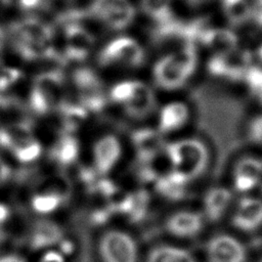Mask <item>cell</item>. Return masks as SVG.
Masks as SVG:
<instances>
[{"label": "cell", "mask_w": 262, "mask_h": 262, "mask_svg": "<svg viewBox=\"0 0 262 262\" xmlns=\"http://www.w3.org/2000/svg\"><path fill=\"white\" fill-rule=\"evenodd\" d=\"M196 51L190 43L175 52L161 57L155 64L152 76L155 83L166 90L181 87L193 74L196 67Z\"/></svg>", "instance_id": "1"}, {"label": "cell", "mask_w": 262, "mask_h": 262, "mask_svg": "<svg viewBox=\"0 0 262 262\" xmlns=\"http://www.w3.org/2000/svg\"><path fill=\"white\" fill-rule=\"evenodd\" d=\"M172 170L187 181L200 176L208 165L209 155L205 144L195 138H185L165 147Z\"/></svg>", "instance_id": "2"}, {"label": "cell", "mask_w": 262, "mask_h": 262, "mask_svg": "<svg viewBox=\"0 0 262 262\" xmlns=\"http://www.w3.org/2000/svg\"><path fill=\"white\" fill-rule=\"evenodd\" d=\"M63 73L48 71L35 77L29 96L30 107L38 115H47L58 110L63 101Z\"/></svg>", "instance_id": "3"}, {"label": "cell", "mask_w": 262, "mask_h": 262, "mask_svg": "<svg viewBox=\"0 0 262 262\" xmlns=\"http://www.w3.org/2000/svg\"><path fill=\"white\" fill-rule=\"evenodd\" d=\"M115 102L124 105L126 114L134 119H143L156 107V96L149 86L140 81H124L116 84L110 92Z\"/></svg>", "instance_id": "4"}, {"label": "cell", "mask_w": 262, "mask_h": 262, "mask_svg": "<svg viewBox=\"0 0 262 262\" xmlns=\"http://www.w3.org/2000/svg\"><path fill=\"white\" fill-rule=\"evenodd\" d=\"M98 254L102 262H138L134 238L120 229H110L100 236Z\"/></svg>", "instance_id": "5"}, {"label": "cell", "mask_w": 262, "mask_h": 262, "mask_svg": "<svg viewBox=\"0 0 262 262\" xmlns=\"http://www.w3.org/2000/svg\"><path fill=\"white\" fill-rule=\"evenodd\" d=\"M145 53L141 45L130 37H120L111 41L98 55L100 66L123 64L138 68L143 64Z\"/></svg>", "instance_id": "6"}, {"label": "cell", "mask_w": 262, "mask_h": 262, "mask_svg": "<svg viewBox=\"0 0 262 262\" xmlns=\"http://www.w3.org/2000/svg\"><path fill=\"white\" fill-rule=\"evenodd\" d=\"M73 82L84 108L91 112L103 110L106 104L104 86L100 78L91 69L80 68L74 71Z\"/></svg>", "instance_id": "7"}, {"label": "cell", "mask_w": 262, "mask_h": 262, "mask_svg": "<svg viewBox=\"0 0 262 262\" xmlns=\"http://www.w3.org/2000/svg\"><path fill=\"white\" fill-rule=\"evenodd\" d=\"M88 14L113 30H123L133 21L135 9L128 0H93Z\"/></svg>", "instance_id": "8"}, {"label": "cell", "mask_w": 262, "mask_h": 262, "mask_svg": "<svg viewBox=\"0 0 262 262\" xmlns=\"http://www.w3.org/2000/svg\"><path fill=\"white\" fill-rule=\"evenodd\" d=\"M207 255L210 262H245L247 256L244 246L227 234L212 237L207 245Z\"/></svg>", "instance_id": "9"}, {"label": "cell", "mask_w": 262, "mask_h": 262, "mask_svg": "<svg viewBox=\"0 0 262 262\" xmlns=\"http://www.w3.org/2000/svg\"><path fill=\"white\" fill-rule=\"evenodd\" d=\"M66 57L72 60H84L91 52L95 38L78 24H69L64 29Z\"/></svg>", "instance_id": "10"}, {"label": "cell", "mask_w": 262, "mask_h": 262, "mask_svg": "<svg viewBox=\"0 0 262 262\" xmlns=\"http://www.w3.org/2000/svg\"><path fill=\"white\" fill-rule=\"evenodd\" d=\"M121 144L114 135H106L96 141L93 147V161L96 173L107 174L121 157Z\"/></svg>", "instance_id": "11"}, {"label": "cell", "mask_w": 262, "mask_h": 262, "mask_svg": "<svg viewBox=\"0 0 262 262\" xmlns=\"http://www.w3.org/2000/svg\"><path fill=\"white\" fill-rule=\"evenodd\" d=\"M131 139L137 156L143 162L151 161L166 147L162 133L150 128L135 130L131 135Z\"/></svg>", "instance_id": "12"}, {"label": "cell", "mask_w": 262, "mask_h": 262, "mask_svg": "<svg viewBox=\"0 0 262 262\" xmlns=\"http://www.w3.org/2000/svg\"><path fill=\"white\" fill-rule=\"evenodd\" d=\"M232 224L243 231H253L262 224V201L243 198L232 216Z\"/></svg>", "instance_id": "13"}, {"label": "cell", "mask_w": 262, "mask_h": 262, "mask_svg": "<svg viewBox=\"0 0 262 262\" xmlns=\"http://www.w3.org/2000/svg\"><path fill=\"white\" fill-rule=\"evenodd\" d=\"M13 41H51L53 37L52 28L40 19L28 17L12 23L9 27Z\"/></svg>", "instance_id": "14"}, {"label": "cell", "mask_w": 262, "mask_h": 262, "mask_svg": "<svg viewBox=\"0 0 262 262\" xmlns=\"http://www.w3.org/2000/svg\"><path fill=\"white\" fill-rule=\"evenodd\" d=\"M262 175V162L253 157L241 159L234 168L233 183L237 191L246 192L253 189Z\"/></svg>", "instance_id": "15"}, {"label": "cell", "mask_w": 262, "mask_h": 262, "mask_svg": "<svg viewBox=\"0 0 262 262\" xmlns=\"http://www.w3.org/2000/svg\"><path fill=\"white\" fill-rule=\"evenodd\" d=\"M203 226L201 215L190 211H179L166 221L168 232L179 237H190L198 234Z\"/></svg>", "instance_id": "16"}, {"label": "cell", "mask_w": 262, "mask_h": 262, "mask_svg": "<svg viewBox=\"0 0 262 262\" xmlns=\"http://www.w3.org/2000/svg\"><path fill=\"white\" fill-rule=\"evenodd\" d=\"M188 119V107L181 101H172L163 106L159 116V131L163 133L180 129Z\"/></svg>", "instance_id": "17"}, {"label": "cell", "mask_w": 262, "mask_h": 262, "mask_svg": "<svg viewBox=\"0 0 262 262\" xmlns=\"http://www.w3.org/2000/svg\"><path fill=\"white\" fill-rule=\"evenodd\" d=\"M202 42L218 54H225L237 48L236 35L226 29L205 30L201 36Z\"/></svg>", "instance_id": "18"}, {"label": "cell", "mask_w": 262, "mask_h": 262, "mask_svg": "<svg viewBox=\"0 0 262 262\" xmlns=\"http://www.w3.org/2000/svg\"><path fill=\"white\" fill-rule=\"evenodd\" d=\"M13 45L18 54L27 60L60 59L51 41H24L15 40Z\"/></svg>", "instance_id": "19"}, {"label": "cell", "mask_w": 262, "mask_h": 262, "mask_svg": "<svg viewBox=\"0 0 262 262\" xmlns=\"http://www.w3.org/2000/svg\"><path fill=\"white\" fill-rule=\"evenodd\" d=\"M231 201V193L225 187L210 188L204 198V210L207 218L211 221L219 220Z\"/></svg>", "instance_id": "20"}, {"label": "cell", "mask_w": 262, "mask_h": 262, "mask_svg": "<svg viewBox=\"0 0 262 262\" xmlns=\"http://www.w3.org/2000/svg\"><path fill=\"white\" fill-rule=\"evenodd\" d=\"M79 155V142L72 134L63 133L50 148V158L66 167L74 164Z\"/></svg>", "instance_id": "21"}, {"label": "cell", "mask_w": 262, "mask_h": 262, "mask_svg": "<svg viewBox=\"0 0 262 262\" xmlns=\"http://www.w3.org/2000/svg\"><path fill=\"white\" fill-rule=\"evenodd\" d=\"M187 182L182 175L171 170L166 175L157 178L156 189L162 196L170 201H178L184 196Z\"/></svg>", "instance_id": "22"}, {"label": "cell", "mask_w": 262, "mask_h": 262, "mask_svg": "<svg viewBox=\"0 0 262 262\" xmlns=\"http://www.w3.org/2000/svg\"><path fill=\"white\" fill-rule=\"evenodd\" d=\"M31 136L34 135L30 121L13 122L0 128V146L9 150L15 143Z\"/></svg>", "instance_id": "23"}, {"label": "cell", "mask_w": 262, "mask_h": 262, "mask_svg": "<svg viewBox=\"0 0 262 262\" xmlns=\"http://www.w3.org/2000/svg\"><path fill=\"white\" fill-rule=\"evenodd\" d=\"M60 121L63 133L72 134L77 131L87 119V110L81 104H73L63 102L59 108Z\"/></svg>", "instance_id": "24"}, {"label": "cell", "mask_w": 262, "mask_h": 262, "mask_svg": "<svg viewBox=\"0 0 262 262\" xmlns=\"http://www.w3.org/2000/svg\"><path fill=\"white\" fill-rule=\"evenodd\" d=\"M146 262H196L190 253L172 246H158L151 249Z\"/></svg>", "instance_id": "25"}, {"label": "cell", "mask_w": 262, "mask_h": 262, "mask_svg": "<svg viewBox=\"0 0 262 262\" xmlns=\"http://www.w3.org/2000/svg\"><path fill=\"white\" fill-rule=\"evenodd\" d=\"M9 151L18 162L28 164L36 161L40 157L42 146L34 136H31L15 143Z\"/></svg>", "instance_id": "26"}, {"label": "cell", "mask_w": 262, "mask_h": 262, "mask_svg": "<svg viewBox=\"0 0 262 262\" xmlns=\"http://www.w3.org/2000/svg\"><path fill=\"white\" fill-rule=\"evenodd\" d=\"M61 194L54 190H42L33 195L31 200L32 209L38 214H50L61 205Z\"/></svg>", "instance_id": "27"}, {"label": "cell", "mask_w": 262, "mask_h": 262, "mask_svg": "<svg viewBox=\"0 0 262 262\" xmlns=\"http://www.w3.org/2000/svg\"><path fill=\"white\" fill-rule=\"evenodd\" d=\"M172 0H140L141 10L159 24L170 20Z\"/></svg>", "instance_id": "28"}, {"label": "cell", "mask_w": 262, "mask_h": 262, "mask_svg": "<svg viewBox=\"0 0 262 262\" xmlns=\"http://www.w3.org/2000/svg\"><path fill=\"white\" fill-rule=\"evenodd\" d=\"M223 9L227 18L234 24H242L251 15V4L247 0H223Z\"/></svg>", "instance_id": "29"}, {"label": "cell", "mask_w": 262, "mask_h": 262, "mask_svg": "<svg viewBox=\"0 0 262 262\" xmlns=\"http://www.w3.org/2000/svg\"><path fill=\"white\" fill-rule=\"evenodd\" d=\"M59 237V231L54 225L44 224L35 229L33 243L35 246H50Z\"/></svg>", "instance_id": "30"}, {"label": "cell", "mask_w": 262, "mask_h": 262, "mask_svg": "<svg viewBox=\"0 0 262 262\" xmlns=\"http://www.w3.org/2000/svg\"><path fill=\"white\" fill-rule=\"evenodd\" d=\"M243 79L246 81L251 92L262 100V69L251 66Z\"/></svg>", "instance_id": "31"}, {"label": "cell", "mask_w": 262, "mask_h": 262, "mask_svg": "<svg viewBox=\"0 0 262 262\" xmlns=\"http://www.w3.org/2000/svg\"><path fill=\"white\" fill-rule=\"evenodd\" d=\"M21 77L19 70L11 67L0 69V91H4L15 84Z\"/></svg>", "instance_id": "32"}, {"label": "cell", "mask_w": 262, "mask_h": 262, "mask_svg": "<svg viewBox=\"0 0 262 262\" xmlns=\"http://www.w3.org/2000/svg\"><path fill=\"white\" fill-rule=\"evenodd\" d=\"M249 133L252 141L262 143V116L257 117L251 122Z\"/></svg>", "instance_id": "33"}, {"label": "cell", "mask_w": 262, "mask_h": 262, "mask_svg": "<svg viewBox=\"0 0 262 262\" xmlns=\"http://www.w3.org/2000/svg\"><path fill=\"white\" fill-rule=\"evenodd\" d=\"M37 262H67L62 252L54 249H47Z\"/></svg>", "instance_id": "34"}, {"label": "cell", "mask_w": 262, "mask_h": 262, "mask_svg": "<svg viewBox=\"0 0 262 262\" xmlns=\"http://www.w3.org/2000/svg\"><path fill=\"white\" fill-rule=\"evenodd\" d=\"M256 25L262 27V0H254L251 3V15Z\"/></svg>", "instance_id": "35"}, {"label": "cell", "mask_w": 262, "mask_h": 262, "mask_svg": "<svg viewBox=\"0 0 262 262\" xmlns=\"http://www.w3.org/2000/svg\"><path fill=\"white\" fill-rule=\"evenodd\" d=\"M42 3V0H20L19 7L20 9H35L39 7Z\"/></svg>", "instance_id": "36"}, {"label": "cell", "mask_w": 262, "mask_h": 262, "mask_svg": "<svg viewBox=\"0 0 262 262\" xmlns=\"http://www.w3.org/2000/svg\"><path fill=\"white\" fill-rule=\"evenodd\" d=\"M9 217H10L9 208L5 204L0 203V227L7 222Z\"/></svg>", "instance_id": "37"}, {"label": "cell", "mask_w": 262, "mask_h": 262, "mask_svg": "<svg viewBox=\"0 0 262 262\" xmlns=\"http://www.w3.org/2000/svg\"><path fill=\"white\" fill-rule=\"evenodd\" d=\"M9 173H10L9 168L7 167V165L0 158V185L6 181V179L9 176Z\"/></svg>", "instance_id": "38"}, {"label": "cell", "mask_w": 262, "mask_h": 262, "mask_svg": "<svg viewBox=\"0 0 262 262\" xmlns=\"http://www.w3.org/2000/svg\"><path fill=\"white\" fill-rule=\"evenodd\" d=\"M0 262H26L21 257L17 255H4L0 257Z\"/></svg>", "instance_id": "39"}, {"label": "cell", "mask_w": 262, "mask_h": 262, "mask_svg": "<svg viewBox=\"0 0 262 262\" xmlns=\"http://www.w3.org/2000/svg\"><path fill=\"white\" fill-rule=\"evenodd\" d=\"M0 1L6 6H15V7H19V2H20V0H0Z\"/></svg>", "instance_id": "40"}, {"label": "cell", "mask_w": 262, "mask_h": 262, "mask_svg": "<svg viewBox=\"0 0 262 262\" xmlns=\"http://www.w3.org/2000/svg\"><path fill=\"white\" fill-rule=\"evenodd\" d=\"M4 37H5L4 32H3V30L0 28V50H1L2 45H3V43H4Z\"/></svg>", "instance_id": "41"}, {"label": "cell", "mask_w": 262, "mask_h": 262, "mask_svg": "<svg viewBox=\"0 0 262 262\" xmlns=\"http://www.w3.org/2000/svg\"><path fill=\"white\" fill-rule=\"evenodd\" d=\"M258 56H259V58L262 60V45H261V47H259V50H258Z\"/></svg>", "instance_id": "42"}, {"label": "cell", "mask_w": 262, "mask_h": 262, "mask_svg": "<svg viewBox=\"0 0 262 262\" xmlns=\"http://www.w3.org/2000/svg\"><path fill=\"white\" fill-rule=\"evenodd\" d=\"M259 262H262V260H261V261H259Z\"/></svg>", "instance_id": "43"}]
</instances>
